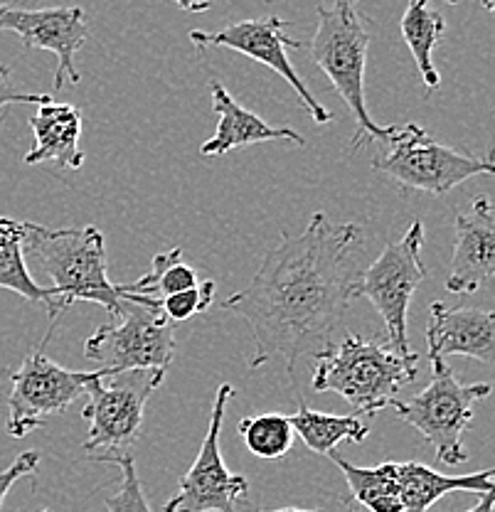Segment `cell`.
Listing matches in <instances>:
<instances>
[{
  "mask_svg": "<svg viewBox=\"0 0 495 512\" xmlns=\"http://www.w3.org/2000/svg\"><path fill=\"white\" fill-rule=\"evenodd\" d=\"M363 252L365 237L358 224H335L323 212H316L296 237L281 234L249 286L222 303L252 328V370L281 357L294 377L303 355L328 348L350 303L360 298Z\"/></svg>",
  "mask_w": 495,
  "mask_h": 512,
  "instance_id": "cell-1",
  "label": "cell"
},
{
  "mask_svg": "<svg viewBox=\"0 0 495 512\" xmlns=\"http://www.w3.org/2000/svg\"><path fill=\"white\" fill-rule=\"evenodd\" d=\"M23 252L55 281L57 301L50 318L55 323L72 303H99L114 318L124 316V293L109 281L104 234L97 227L47 229L42 224L23 222Z\"/></svg>",
  "mask_w": 495,
  "mask_h": 512,
  "instance_id": "cell-2",
  "label": "cell"
},
{
  "mask_svg": "<svg viewBox=\"0 0 495 512\" xmlns=\"http://www.w3.org/2000/svg\"><path fill=\"white\" fill-rule=\"evenodd\" d=\"M419 355H399L387 340L345 335L316 355L313 392H335L353 407L355 416H375L390 407L399 389L417 380Z\"/></svg>",
  "mask_w": 495,
  "mask_h": 512,
  "instance_id": "cell-3",
  "label": "cell"
},
{
  "mask_svg": "<svg viewBox=\"0 0 495 512\" xmlns=\"http://www.w3.org/2000/svg\"><path fill=\"white\" fill-rule=\"evenodd\" d=\"M316 15L318 25L308 50L358 124L353 133V151H360L372 141L385 143L395 126H377L367 111L365 67L370 28L367 15L360 10V0H333L330 5H318Z\"/></svg>",
  "mask_w": 495,
  "mask_h": 512,
  "instance_id": "cell-4",
  "label": "cell"
},
{
  "mask_svg": "<svg viewBox=\"0 0 495 512\" xmlns=\"http://www.w3.org/2000/svg\"><path fill=\"white\" fill-rule=\"evenodd\" d=\"M385 143L390 151L372 158V170L390 175L404 190L441 197L476 175H495V151L488 156L461 153L431 138L419 124L395 126Z\"/></svg>",
  "mask_w": 495,
  "mask_h": 512,
  "instance_id": "cell-5",
  "label": "cell"
},
{
  "mask_svg": "<svg viewBox=\"0 0 495 512\" xmlns=\"http://www.w3.org/2000/svg\"><path fill=\"white\" fill-rule=\"evenodd\" d=\"M431 382L409 402L390 404L402 421L419 431L434 446L444 466H461L468 461L463 434L473 421V404L493 392L491 384H461L444 360H431Z\"/></svg>",
  "mask_w": 495,
  "mask_h": 512,
  "instance_id": "cell-6",
  "label": "cell"
},
{
  "mask_svg": "<svg viewBox=\"0 0 495 512\" xmlns=\"http://www.w3.org/2000/svg\"><path fill=\"white\" fill-rule=\"evenodd\" d=\"M424 247V222L414 220L399 242H390L382 254L363 271L360 279V298H367L385 320L387 343L399 355H412L407 333L409 303L414 291L427 276V266L422 261Z\"/></svg>",
  "mask_w": 495,
  "mask_h": 512,
  "instance_id": "cell-7",
  "label": "cell"
},
{
  "mask_svg": "<svg viewBox=\"0 0 495 512\" xmlns=\"http://www.w3.org/2000/svg\"><path fill=\"white\" fill-rule=\"evenodd\" d=\"M84 357L106 375L129 370H168L175 357V335L161 306L124 301V316L97 328L84 345Z\"/></svg>",
  "mask_w": 495,
  "mask_h": 512,
  "instance_id": "cell-8",
  "label": "cell"
},
{
  "mask_svg": "<svg viewBox=\"0 0 495 512\" xmlns=\"http://www.w3.org/2000/svg\"><path fill=\"white\" fill-rule=\"evenodd\" d=\"M47 335L37 350L10 375L8 394V434L23 439L33 429L45 426L50 416L62 414L77 397L87 394L89 382L109 377L104 370L77 372L57 365L45 355Z\"/></svg>",
  "mask_w": 495,
  "mask_h": 512,
  "instance_id": "cell-9",
  "label": "cell"
},
{
  "mask_svg": "<svg viewBox=\"0 0 495 512\" xmlns=\"http://www.w3.org/2000/svg\"><path fill=\"white\" fill-rule=\"evenodd\" d=\"M168 370H129L119 375L97 377L89 382V404L82 416L89 421L84 451L131 446L141 434L146 402L165 380Z\"/></svg>",
  "mask_w": 495,
  "mask_h": 512,
  "instance_id": "cell-10",
  "label": "cell"
},
{
  "mask_svg": "<svg viewBox=\"0 0 495 512\" xmlns=\"http://www.w3.org/2000/svg\"><path fill=\"white\" fill-rule=\"evenodd\" d=\"M234 394L237 389L232 384H220L198 458L180 480L178 493L165 503L163 512H237V505L247 500V478L232 473L220 451L222 419Z\"/></svg>",
  "mask_w": 495,
  "mask_h": 512,
  "instance_id": "cell-11",
  "label": "cell"
},
{
  "mask_svg": "<svg viewBox=\"0 0 495 512\" xmlns=\"http://www.w3.org/2000/svg\"><path fill=\"white\" fill-rule=\"evenodd\" d=\"M286 30H289V20L279 18V15H264V18L257 20H242V23L227 25V28L217 32L193 30L190 32V40L198 47L234 50L239 55L249 57V60L269 67L271 72H276L281 79L289 82V87L298 94V99H301V104L306 106V111L316 124H328L333 119L330 111L308 92L306 82L294 69V62L289 60V50H301L303 45L294 37H289Z\"/></svg>",
  "mask_w": 495,
  "mask_h": 512,
  "instance_id": "cell-12",
  "label": "cell"
},
{
  "mask_svg": "<svg viewBox=\"0 0 495 512\" xmlns=\"http://www.w3.org/2000/svg\"><path fill=\"white\" fill-rule=\"evenodd\" d=\"M8 30L23 40L25 50H47L57 57L55 89L60 92L67 82L79 84V74L74 57L89 40L84 10L67 5V8H13L0 0V32Z\"/></svg>",
  "mask_w": 495,
  "mask_h": 512,
  "instance_id": "cell-13",
  "label": "cell"
},
{
  "mask_svg": "<svg viewBox=\"0 0 495 512\" xmlns=\"http://www.w3.org/2000/svg\"><path fill=\"white\" fill-rule=\"evenodd\" d=\"M495 279V207L486 195L456 215V244L446 288L456 296L481 291Z\"/></svg>",
  "mask_w": 495,
  "mask_h": 512,
  "instance_id": "cell-14",
  "label": "cell"
},
{
  "mask_svg": "<svg viewBox=\"0 0 495 512\" xmlns=\"http://www.w3.org/2000/svg\"><path fill=\"white\" fill-rule=\"evenodd\" d=\"M427 345L431 360L446 355H466L471 360L495 362V311L481 308H449L434 301L427 318Z\"/></svg>",
  "mask_w": 495,
  "mask_h": 512,
  "instance_id": "cell-15",
  "label": "cell"
},
{
  "mask_svg": "<svg viewBox=\"0 0 495 512\" xmlns=\"http://www.w3.org/2000/svg\"><path fill=\"white\" fill-rule=\"evenodd\" d=\"M212 92V109L217 114V131L215 136L207 138V143H202L200 156L202 158H222L230 151L237 148L254 146V143H266V141H291L296 146H303L301 133L294 128L286 126H269L264 119H259L257 114L244 109L234 96L222 87L220 82L212 79L210 82Z\"/></svg>",
  "mask_w": 495,
  "mask_h": 512,
  "instance_id": "cell-16",
  "label": "cell"
},
{
  "mask_svg": "<svg viewBox=\"0 0 495 512\" xmlns=\"http://www.w3.org/2000/svg\"><path fill=\"white\" fill-rule=\"evenodd\" d=\"M33 128V148L25 156V163H57L67 170H79L84 153L79 151L82 138V111L72 104L45 101L30 119Z\"/></svg>",
  "mask_w": 495,
  "mask_h": 512,
  "instance_id": "cell-17",
  "label": "cell"
},
{
  "mask_svg": "<svg viewBox=\"0 0 495 512\" xmlns=\"http://www.w3.org/2000/svg\"><path fill=\"white\" fill-rule=\"evenodd\" d=\"M397 483L402 495L404 512H427L436 500L449 493H476L483 495L495 488V466L488 471L468 473V476H449L439 473L424 463L407 461L397 463Z\"/></svg>",
  "mask_w": 495,
  "mask_h": 512,
  "instance_id": "cell-18",
  "label": "cell"
},
{
  "mask_svg": "<svg viewBox=\"0 0 495 512\" xmlns=\"http://www.w3.org/2000/svg\"><path fill=\"white\" fill-rule=\"evenodd\" d=\"M25 224L13 217H0V288L18 293L33 303H45L47 313L57 301V288H45L30 276L23 252Z\"/></svg>",
  "mask_w": 495,
  "mask_h": 512,
  "instance_id": "cell-19",
  "label": "cell"
},
{
  "mask_svg": "<svg viewBox=\"0 0 495 512\" xmlns=\"http://www.w3.org/2000/svg\"><path fill=\"white\" fill-rule=\"evenodd\" d=\"M328 456L333 458L335 466L348 480L355 503H360L370 512H404L397 483V463L385 461L375 468H363L340 458L335 451H330Z\"/></svg>",
  "mask_w": 495,
  "mask_h": 512,
  "instance_id": "cell-20",
  "label": "cell"
},
{
  "mask_svg": "<svg viewBox=\"0 0 495 512\" xmlns=\"http://www.w3.org/2000/svg\"><path fill=\"white\" fill-rule=\"evenodd\" d=\"M429 0H412L399 20L404 42L417 62L419 74H422L427 89H436L441 84L439 69L434 67V50L439 45L441 35L446 30L444 15L429 8Z\"/></svg>",
  "mask_w": 495,
  "mask_h": 512,
  "instance_id": "cell-21",
  "label": "cell"
},
{
  "mask_svg": "<svg viewBox=\"0 0 495 512\" xmlns=\"http://www.w3.org/2000/svg\"><path fill=\"white\" fill-rule=\"evenodd\" d=\"M291 426L301 436L303 444L311 448L313 453H321V456H328L330 451H335L340 441L363 444L367 434H370V426L360 421V416L313 412V409L306 407L303 399H298V412L291 416Z\"/></svg>",
  "mask_w": 495,
  "mask_h": 512,
  "instance_id": "cell-22",
  "label": "cell"
},
{
  "mask_svg": "<svg viewBox=\"0 0 495 512\" xmlns=\"http://www.w3.org/2000/svg\"><path fill=\"white\" fill-rule=\"evenodd\" d=\"M198 286V274L183 264V249H170V252L156 254L151 261V269L133 284H119L121 293H133V296H151L163 301L165 296L188 291Z\"/></svg>",
  "mask_w": 495,
  "mask_h": 512,
  "instance_id": "cell-23",
  "label": "cell"
},
{
  "mask_svg": "<svg viewBox=\"0 0 495 512\" xmlns=\"http://www.w3.org/2000/svg\"><path fill=\"white\" fill-rule=\"evenodd\" d=\"M239 434L254 456L274 461V458H284L291 451L296 431L291 426V416L266 412L239 421Z\"/></svg>",
  "mask_w": 495,
  "mask_h": 512,
  "instance_id": "cell-24",
  "label": "cell"
},
{
  "mask_svg": "<svg viewBox=\"0 0 495 512\" xmlns=\"http://www.w3.org/2000/svg\"><path fill=\"white\" fill-rule=\"evenodd\" d=\"M97 463H111L121 471V480L114 490L104 498L109 512H153L143 493L141 478H138L136 461L131 453H109V456H92Z\"/></svg>",
  "mask_w": 495,
  "mask_h": 512,
  "instance_id": "cell-25",
  "label": "cell"
},
{
  "mask_svg": "<svg viewBox=\"0 0 495 512\" xmlns=\"http://www.w3.org/2000/svg\"><path fill=\"white\" fill-rule=\"evenodd\" d=\"M215 291L217 284L215 281H205V284H198L188 291L173 293V296H165L161 301V311L163 316L170 320V323H180V320L193 318L195 313L207 311L215 301Z\"/></svg>",
  "mask_w": 495,
  "mask_h": 512,
  "instance_id": "cell-26",
  "label": "cell"
},
{
  "mask_svg": "<svg viewBox=\"0 0 495 512\" xmlns=\"http://www.w3.org/2000/svg\"><path fill=\"white\" fill-rule=\"evenodd\" d=\"M37 466H40V451H25L20 453L5 471H0V508H3V500L5 495L10 493V488H13L20 478L35 476Z\"/></svg>",
  "mask_w": 495,
  "mask_h": 512,
  "instance_id": "cell-27",
  "label": "cell"
},
{
  "mask_svg": "<svg viewBox=\"0 0 495 512\" xmlns=\"http://www.w3.org/2000/svg\"><path fill=\"white\" fill-rule=\"evenodd\" d=\"M50 94H28V92H20L18 87L13 84L10 79V67L8 64H0V111L10 104H45L50 101Z\"/></svg>",
  "mask_w": 495,
  "mask_h": 512,
  "instance_id": "cell-28",
  "label": "cell"
},
{
  "mask_svg": "<svg viewBox=\"0 0 495 512\" xmlns=\"http://www.w3.org/2000/svg\"><path fill=\"white\" fill-rule=\"evenodd\" d=\"M173 3L185 13H205V10H210L212 0H173Z\"/></svg>",
  "mask_w": 495,
  "mask_h": 512,
  "instance_id": "cell-29",
  "label": "cell"
},
{
  "mask_svg": "<svg viewBox=\"0 0 495 512\" xmlns=\"http://www.w3.org/2000/svg\"><path fill=\"white\" fill-rule=\"evenodd\" d=\"M466 512H495V488L488 490V493H483L481 500H478V505H473V508Z\"/></svg>",
  "mask_w": 495,
  "mask_h": 512,
  "instance_id": "cell-30",
  "label": "cell"
},
{
  "mask_svg": "<svg viewBox=\"0 0 495 512\" xmlns=\"http://www.w3.org/2000/svg\"><path fill=\"white\" fill-rule=\"evenodd\" d=\"M257 512H323V510H298V508H281V510H257Z\"/></svg>",
  "mask_w": 495,
  "mask_h": 512,
  "instance_id": "cell-31",
  "label": "cell"
},
{
  "mask_svg": "<svg viewBox=\"0 0 495 512\" xmlns=\"http://www.w3.org/2000/svg\"><path fill=\"white\" fill-rule=\"evenodd\" d=\"M478 3H481L486 10H491V13L495 15V0H478Z\"/></svg>",
  "mask_w": 495,
  "mask_h": 512,
  "instance_id": "cell-32",
  "label": "cell"
},
{
  "mask_svg": "<svg viewBox=\"0 0 495 512\" xmlns=\"http://www.w3.org/2000/svg\"><path fill=\"white\" fill-rule=\"evenodd\" d=\"M446 3H451V5H456V3H459V0H446Z\"/></svg>",
  "mask_w": 495,
  "mask_h": 512,
  "instance_id": "cell-33",
  "label": "cell"
},
{
  "mask_svg": "<svg viewBox=\"0 0 495 512\" xmlns=\"http://www.w3.org/2000/svg\"><path fill=\"white\" fill-rule=\"evenodd\" d=\"M42 512H50V510H42Z\"/></svg>",
  "mask_w": 495,
  "mask_h": 512,
  "instance_id": "cell-34",
  "label": "cell"
}]
</instances>
